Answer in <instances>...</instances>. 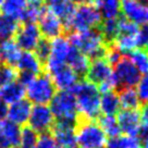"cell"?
Listing matches in <instances>:
<instances>
[{
    "label": "cell",
    "mask_w": 148,
    "mask_h": 148,
    "mask_svg": "<svg viewBox=\"0 0 148 148\" xmlns=\"http://www.w3.org/2000/svg\"><path fill=\"white\" fill-rule=\"evenodd\" d=\"M15 148H20V147H15Z\"/></svg>",
    "instance_id": "48"
},
{
    "label": "cell",
    "mask_w": 148,
    "mask_h": 148,
    "mask_svg": "<svg viewBox=\"0 0 148 148\" xmlns=\"http://www.w3.org/2000/svg\"><path fill=\"white\" fill-rule=\"evenodd\" d=\"M46 8L61 20L63 26L68 25L75 10V3L72 0H44Z\"/></svg>",
    "instance_id": "18"
},
{
    "label": "cell",
    "mask_w": 148,
    "mask_h": 148,
    "mask_svg": "<svg viewBox=\"0 0 148 148\" xmlns=\"http://www.w3.org/2000/svg\"><path fill=\"white\" fill-rule=\"evenodd\" d=\"M31 109H32V103L28 101L27 99L24 98L22 100H18V101L10 105L8 108L7 119L18 126H21V125L24 126L27 123Z\"/></svg>",
    "instance_id": "19"
},
{
    "label": "cell",
    "mask_w": 148,
    "mask_h": 148,
    "mask_svg": "<svg viewBox=\"0 0 148 148\" xmlns=\"http://www.w3.org/2000/svg\"><path fill=\"white\" fill-rule=\"evenodd\" d=\"M49 103V108L55 116V120L77 121L76 100L71 90L57 92Z\"/></svg>",
    "instance_id": "6"
},
{
    "label": "cell",
    "mask_w": 148,
    "mask_h": 148,
    "mask_svg": "<svg viewBox=\"0 0 148 148\" xmlns=\"http://www.w3.org/2000/svg\"><path fill=\"white\" fill-rule=\"evenodd\" d=\"M16 77H18V70L14 66L2 63L0 64V89L15 82Z\"/></svg>",
    "instance_id": "35"
},
{
    "label": "cell",
    "mask_w": 148,
    "mask_h": 148,
    "mask_svg": "<svg viewBox=\"0 0 148 148\" xmlns=\"http://www.w3.org/2000/svg\"><path fill=\"white\" fill-rule=\"evenodd\" d=\"M118 18L105 20L100 23L99 32L106 42H113L118 36Z\"/></svg>",
    "instance_id": "33"
},
{
    "label": "cell",
    "mask_w": 148,
    "mask_h": 148,
    "mask_svg": "<svg viewBox=\"0 0 148 148\" xmlns=\"http://www.w3.org/2000/svg\"><path fill=\"white\" fill-rule=\"evenodd\" d=\"M105 148H143L142 140L137 136H116L106 142Z\"/></svg>",
    "instance_id": "29"
},
{
    "label": "cell",
    "mask_w": 148,
    "mask_h": 148,
    "mask_svg": "<svg viewBox=\"0 0 148 148\" xmlns=\"http://www.w3.org/2000/svg\"><path fill=\"white\" fill-rule=\"evenodd\" d=\"M118 124L120 131L126 136H137L138 130L140 127V114L137 110L123 109L118 112Z\"/></svg>",
    "instance_id": "16"
},
{
    "label": "cell",
    "mask_w": 148,
    "mask_h": 148,
    "mask_svg": "<svg viewBox=\"0 0 148 148\" xmlns=\"http://www.w3.org/2000/svg\"><path fill=\"white\" fill-rule=\"evenodd\" d=\"M77 121H55L52 133L56 143L59 148H70L76 146L75 140V127Z\"/></svg>",
    "instance_id": "10"
},
{
    "label": "cell",
    "mask_w": 148,
    "mask_h": 148,
    "mask_svg": "<svg viewBox=\"0 0 148 148\" xmlns=\"http://www.w3.org/2000/svg\"><path fill=\"white\" fill-rule=\"evenodd\" d=\"M42 35L36 23H22L14 36V42L22 51H34Z\"/></svg>",
    "instance_id": "9"
},
{
    "label": "cell",
    "mask_w": 148,
    "mask_h": 148,
    "mask_svg": "<svg viewBox=\"0 0 148 148\" xmlns=\"http://www.w3.org/2000/svg\"><path fill=\"white\" fill-rule=\"evenodd\" d=\"M20 25L18 21L0 13V42L13 39Z\"/></svg>",
    "instance_id": "26"
},
{
    "label": "cell",
    "mask_w": 148,
    "mask_h": 148,
    "mask_svg": "<svg viewBox=\"0 0 148 148\" xmlns=\"http://www.w3.org/2000/svg\"><path fill=\"white\" fill-rule=\"evenodd\" d=\"M0 63H1V62H0Z\"/></svg>",
    "instance_id": "50"
},
{
    "label": "cell",
    "mask_w": 148,
    "mask_h": 148,
    "mask_svg": "<svg viewBox=\"0 0 148 148\" xmlns=\"http://www.w3.org/2000/svg\"><path fill=\"white\" fill-rule=\"evenodd\" d=\"M50 56L45 64L46 70H49L51 68H55V66L61 64H66V59H68L69 52L72 48V45L70 44L69 39L66 37L59 36L52 39L50 42Z\"/></svg>",
    "instance_id": "14"
},
{
    "label": "cell",
    "mask_w": 148,
    "mask_h": 148,
    "mask_svg": "<svg viewBox=\"0 0 148 148\" xmlns=\"http://www.w3.org/2000/svg\"><path fill=\"white\" fill-rule=\"evenodd\" d=\"M139 114H140V122H142V124H148V105H145L142 108Z\"/></svg>",
    "instance_id": "43"
},
{
    "label": "cell",
    "mask_w": 148,
    "mask_h": 148,
    "mask_svg": "<svg viewBox=\"0 0 148 148\" xmlns=\"http://www.w3.org/2000/svg\"><path fill=\"white\" fill-rule=\"evenodd\" d=\"M28 126L37 134L49 133L55 124V116L47 105H34L28 118Z\"/></svg>",
    "instance_id": "7"
},
{
    "label": "cell",
    "mask_w": 148,
    "mask_h": 148,
    "mask_svg": "<svg viewBox=\"0 0 148 148\" xmlns=\"http://www.w3.org/2000/svg\"><path fill=\"white\" fill-rule=\"evenodd\" d=\"M15 69L18 70V72H28L38 75L42 73L44 66L33 51H22L16 62Z\"/></svg>",
    "instance_id": "20"
},
{
    "label": "cell",
    "mask_w": 148,
    "mask_h": 148,
    "mask_svg": "<svg viewBox=\"0 0 148 148\" xmlns=\"http://www.w3.org/2000/svg\"><path fill=\"white\" fill-rule=\"evenodd\" d=\"M120 108L118 94L114 92H105L100 96V111L103 116H114L120 111Z\"/></svg>",
    "instance_id": "27"
},
{
    "label": "cell",
    "mask_w": 148,
    "mask_h": 148,
    "mask_svg": "<svg viewBox=\"0 0 148 148\" xmlns=\"http://www.w3.org/2000/svg\"><path fill=\"white\" fill-rule=\"evenodd\" d=\"M45 10L46 5L44 0H29L26 2L22 23H36Z\"/></svg>",
    "instance_id": "28"
},
{
    "label": "cell",
    "mask_w": 148,
    "mask_h": 148,
    "mask_svg": "<svg viewBox=\"0 0 148 148\" xmlns=\"http://www.w3.org/2000/svg\"><path fill=\"white\" fill-rule=\"evenodd\" d=\"M28 1H29V0H28Z\"/></svg>",
    "instance_id": "49"
},
{
    "label": "cell",
    "mask_w": 148,
    "mask_h": 148,
    "mask_svg": "<svg viewBox=\"0 0 148 148\" xmlns=\"http://www.w3.org/2000/svg\"><path fill=\"white\" fill-rule=\"evenodd\" d=\"M96 8L105 20L118 18L121 13V0H95Z\"/></svg>",
    "instance_id": "25"
},
{
    "label": "cell",
    "mask_w": 148,
    "mask_h": 148,
    "mask_svg": "<svg viewBox=\"0 0 148 148\" xmlns=\"http://www.w3.org/2000/svg\"><path fill=\"white\" fill-rule=\"evenodd\" d=\"M74 3L76 5H92V2H95V0H72Z\"/></svg>",
    "instance_id": "44"
},
{
    "label": "cell",
    "mask_w": 148,
    "mask_h": 148,
    "mask_svg": "<svg viewBox=\"0 0 148 148\" xmlns=\"http://www.w3.org/2000/svg\"><path fill=\"white\" fill-rule=\"evenodd\" d=\"M21 127L8 119L0 121V148H15L20 144Z\"/></svg>",
    "instance_id": "17"
},
{
    "label": "cell",
    "mask_w": 148,
    "mask_h": 148,
    "mask_svg": "<svg viewBox=\"0 0 148 148\" xmlns=\"http://www.w3.org/2000/svg\"><path fill=\"white\" fill-rule=\"evenodd\" d=\"M2 1H3V0H0V5H1V3H2Z\"/></svg>",
    "instance_id": "47"
},
{
    "label": "cell",
    "mask_w": 148,
    "mask_h": 148,
    "mask_svg": "<svg viewBox=\"0 0 148 148\" xmlns=\"http://www.w3.org/2000/svg\"><path fill=\"white\" fill-rule=\"evenodd\" d=\"M39 135L36 132L32 130L29 126L24 125L21 129V134H20V148H33L36 144Z\"/></svg>",
    "instance_id": "34"
},
{
    "label": "cell",
    "mask_w": 148,
    "mask_h": 148,
    "mask_svg": "<svg viewBox=\"0 0 148 148\" xmlns=\"http://www.w3.org/2000/svg\"><path fill=\"white\" fill-rule=\"evenodd\" d=\"M47 74L50 76L56 88L59 90H71L77 83L79 76L68 64H61L47 70Z\"/></svg>",
    "instance_id": "11"
},
{
    "label": "cell",
    "mask_w": 148,
    "mask_h": 148,
    "mask_svg": "<svg viewBox=\"0 0 148 148\" xmlns=\"http://www.w3.org/2000/svg\"><path fill=\"white\" fill-rule=\"evenodd\" d=\"M68 39L75 49L86 56L88 59L95 60L105 57L106 42L103 40L99 29L92 28L85 32H74Z\"/></svg>",
    "instance_id": "2"
},
{
    "label": "cell",
    "mask_w": 148,
    "mask_h": 148,
    "mask_svg": "<svg viewBox=\"0 0 148 148\" xmlns=\"http://www.w3.org/2000/svg\"><path fill=\"white\" fill-rule=\"evenodd\" d=\"M66 64L73 70L74 73L77 76H85L90 62L86 56H84L82 52H79L77 49H75L72 46L66 59Z\"/></svg>",
    "instance_id": "22"
},
{
    "label": "cell",
    "mask_w": 148,
    "mask_h": 148,
    "mask_svg": "<svg viewBox=\"0 0 148 148\" xmlns=\"http://www.w3.org/2000/svg\"><path fill=\"white\" fill-rule=\"evenodd\" d=\"M101 20V15L94 5H79L75 7L73 15L65 28L73 29L74 32H85L99 26Z\"/></svg>",
    "instance_id": "5"
},
{
    "label": "cell",
    "mask_w": 148,
    "mask_h": 148,
    "mask_svg": "<svg viewBox=\"0 0 148 148\" xmlns=\"http://www.w3.org/2000/svg\"><path fill=\"white\" fill-rule=\"evenodd\" d=\"M98 125L100 126V129L102 130V132L105 133L106 136L109 137H116L119 136L121 133L119 124L116 118L114 116H102L99 118V123Z\"/></svg>",
    "instance_id": "32"
},
{
    "label": "cell",
    "mask_w": 148,
    "mask_h": 148,
    "mask_svg": "<svg viewBox=\"0 0 148 148\" xmlns=\"http://www.w3.org/2000/svg\"><path fill=\"white\" fill-rule=\"evenodd\" d=\"M106 61L111 65V66H114V65L122 59V53L116 48L114 45H111L110 47H108L105 52V57H103Z\"/></svg>",
    "instance_id": "39"
},
{
    "label": "cell",
    "mask_w": 148,
    "mask_h": 148,
    "mask_svg": "<svg viewBox=\"0 0 148 148\" xmlns=\"http://www.w3.org/2000/svg\"><path fill=\"white\" fill-rule=\"evenodd\" d=\"M26 9V0H3L0 5L1 13L22 23Z\"/></svg>",
    "instance_id": "23"
},
{
    "label": "cell",
    "mask_w": 148,
    "mask_h": 148,
    "mask_svg": "<svg viewBox=\"0 0 148 148\" xmlns=\"http://www.w3.org/2000/svg\"><path fill=\"white\" fill-rule=\"evenodd\" d=\"M33 148H59L51 133H44L38 136L35 146Z\"/></svg>",
    "instance_id": "37"
},
{
    "label": "cell",
    "mask_w": 148,
    "mask_h": 148,
    "mask_svg": "<svg viewBox=\"0 0 148 148\" xmlns=\"http://www.w3.org/2000/svg\"><path fill=\"white\" fill-rule=\"evenodd\" d=\"M119 101L120 106L123 107V109L129 110H137L139 107V98L137 96V92L134 88H121L119 89Z\"/></svg>",
    "instance_id": "30"
},
{
    "label": "cell",
    "mask_w": 148,
    "mask_h": 148,
    "mask_svg": "<svg viewBox=\"0 0 148 148\" xmlns=\"http://www.w3.org/2000/svg\"><path fill=\"white\" fill-rule=\"evenodd\" d=\"M142 145H143V148H148V137H146L142 142Z\"/></svg>",
    "instance_id": "45"
},
{
    "label": "cell",
    "mask_w": 148,
    "mask_h": 148,
    "mask_svg": "<svg viewBox=\"0 0 148 148\" xmlns=\"http://www.w3.org/2000/svg\"><path fill=\"white\" fill-rule=\"evenodd\" d=\"M75 129V140L79 148H105L107 136L95 121L81 120Z\"/></svg>",
    "instance_id": "3"
},
{
    "label": "cell",
    "mask_w": 148,
    "mask_h": 148,
    "mask_svg": "<svg viewBox=\"0 0 148 148\" xmlns=\"http://www.w3.org/2000/svg\"><path fill=\"white\" fill-rule=\"evenodd\" d=\"M21 52L22 50L18 48L13 39L0 42V62H2V64L15 68Z\"/></svg>",
    "instance_id": "21"
},
{
    "label": "cell",
    "mask_w": 148,
    "mask_h": 148,
    "mask_svg": "<svg viewBox=\"0 0 148 148\" xmlns=\"http://www.w3.org/2000/svg\"><path fill=\"white\" fill-rule=\"evenodd\" d=\"M137 42H138V47L148 50V24L143 25L139 28L138 35H137Z\"/></svg>",
    "instance_id": "40"
},
{
    "label": "cell",
    "mask_w": 148,
    "mask_h": 148,
    "mask_svg": "<svg viewBox=\"0 0 148 148\" xmlns=\"http://www.w3.org/2000/svg\"><path fill=\"white\" fill-rule=\"evenodd\" d=\"M56 94V87L50 76L47 73H40L35 76L25 87V96L34 105H48Z\"/></svg>",
    "instance_id": "4"
},
{
    "label": "cell",
    "mask_w": 148,
    "mask_h": 148,
    "mask_svg": "<svg viewBox=\"0 0 148 148\" xmlns=\"http://www.w3.org/2000/svg\"><path fill=\"white\" fill-rule=\"evenodd\" d=\"M121 13L137 26L148 24V5L139 0H121Z\"/></svg>",
    "instance_id": "12"
},
{
    "label": "cell",
    "mask_w": 148,
    "mask_h": 148,
    "mask_svg": "<svg viewBox=\"0 0 148 148\" xmlns=\"http://www.w3.org/2000/svg\"><path fill=\"white\" fill-rule=\"evenodd\" d=\"M73 92L76 108L82 120L94 121L100 113V92L95 84L81 81L71 89Z\"/></svg>",
    "instance_id": "1"
},
{
    "label": "cell",
    "mask_w": 148,
    "mask_h": 148,
    "mask_svg": "<svg viewBox=\"0 0 148 148\" xmlns=\"http://www.w3.org/2000/svg\"><path fill=\"white\" fill-rule=\"evenodd\" d=\"M8 108H9V105H7L3 100L0 99V121L5 120V119H7Z\"/></svg>",
    "instance_id": "42"
},
{
    "label": "cell",
    "mask_w": 148,
    "mask_h": 148,
    "mask_svg": "<svg viewBox=\"0 0 148 148\" xmlns=\"http://www.w3.org/2000/svg\"><path fill=\"white\" fill-rule=\"evenodd\" d=\"M70 148H79L77 146H73V147H70Z\"/></svg>",
    "instance_id": "46"
},
{
    "label": "cell",
    "mask_w": 148,
    "mask_h": 148,
    "mask_svg": "<svg viewBox=\"0 0 148 148\" xmlns=\"http://www.w3.org/2000/svg\"><path fill=\"white\" fill-rule=\"evenodd\" d=\"M37 26L42 38H46L48 40H52L57 37L61 36L64 29L63 23L61 22L60 18H57L53 13H51L47 8L38 18Z\"/></svg>",
    "instance_id": "13"
},
{
    "label": "cell",
    "mask_w": 148,
    "mask_h": 148,
    "mask_svg": "<svg viewBox=\"0 0 148 148\" xmlns=\"http://www.w3.org/2000/svg\"><path fill=\"white\" fill-rule=\"evenodd\" d=\"M113 75L118 83V88H130L134 87L137 85L140 73L138 70L135 68V65L131 62L127 57H122L116 65L113 70Z\"/></svg>",
    "instance_id": "8"
},
{
    "label": "cell",
    "mask_w": 148,
    "mask_h": 148,
    "mask_svg": "<svg viewBox=\"0 0 148 148\" xmlns=\"http://www.w3.org/2000/svg\"><path fill=\"white\" fill-rule=\"evenodd\" d=\"M50 50H51L50 40H48L46 38H42V37L33 52L35 53V56L37 57V59L39 60V62L42 64V66H45L47 60H48V58L50 56Z\"/></svg>",
    "instance_id": "36"
},
{
    "label": "cell",
    "mask_w": 148,
    "mask_h": 148,
    "mask_svg": "<svg viewBox=\"0 0 148 148\" xmlns=\"http://www.w3.org/2000/svg\"><path fill=\"white\" fill-rule=\"evenodd\" d=\"M35 76H36L35 74L28 73V72H18L16 81H18L20 84H22L24 87H26L28 84L35 79Z\"/></svg>",
    "instance_id": "41"
},
{
    "label": "cell",
    "mask_w": 148,
    "mask_h": 148,
    "mask_svg": "<svg viewBox=\"0 0 148 148\" xmlns=\"http://www.w3.org/2000/svg\"><path fill=\"white\" fill-rule=\"evenodd\" d=\"M137 96L140 102L148 101V73L144 74L143 77H140L137 83Z\"/></svg>",
    "instance_id": "38"
},
{
    "label": "cell",
    "mask_w": 148,
    "mask_h": 148,
    "mask_svg": "<svg viewBox=\"0 0 148 148\" xmlns=\"http://www.w3.org/2000/svg\"><path fill=\"white\" fill-rule=\"evenodd\" d=\"M129 59L138 70L140 74L148 73V50L144 48H136L129 53Z\"/></svg>",
    "instance_id": "31"
},
{
    "label": "cell",
    "mask_w": 148,
    "mask_h": 148,
    "mask_svg": "<svg viewBox=\"0 0 148 148\" xmlns=\"http://www.w3.org/2000/svg\"><path fill=\"white\" fill-rule=\"evenodd\" d=\"M112 76H113V70L105 58L92 60L86 73L88 82L95 84L96 86L97 85L99 86L102 83H106Z\"/></svg>",
    "instance_id": "15"
},
{
    "label": "cell",
    "mask_w": 148,
    "mask_h": 148,
    "mask_svg": "<svg viewBox=\"0 0 148 148\" xmlns=\"http://www.w3.org/2000/svg\"><path fill=\"white\" fill-rule=\"evenodd\" d=\"M25 97V87L18 81L7 85L5 87L0 89V99L3 100L7 105L22 100Z\"/></svg>",
    "instance_id": "24"
}]
</instances>
